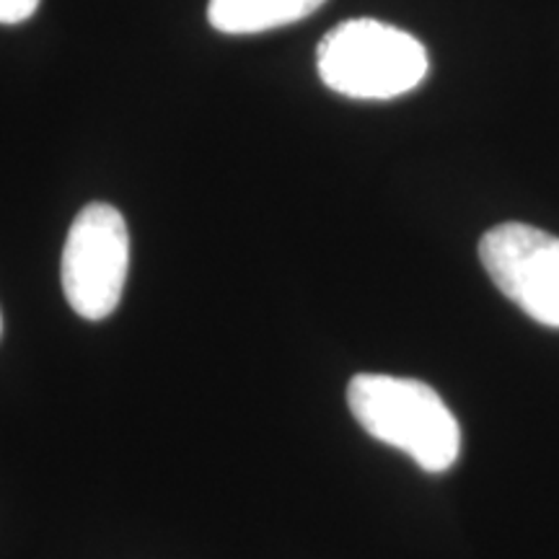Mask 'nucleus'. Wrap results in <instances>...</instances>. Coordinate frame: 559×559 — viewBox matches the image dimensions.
<instances>
[{
    "label": "nucleus",
    "instance_id": "20e7f679",
    "mask_svg": "<svg viewBox=\"0 0 559 559\" xmlns=\"http://www.w3.org/2000/svg\"><path fill=\"white\" fill-rule=\"evenodd\" d=\"M489 280L523 313L559 330V239L526 223H500L479 241Z\"/></svg>",
    "mask_w": 559,
    "mask_h": 559
},
{
    "label": "nucleus",
    "instance_id": "423d86ee",
    "mask_svg": "<svg viewBox=\"0 0 559 559\" xmlns=\"http://www.w3.org/2000/svg\"><path fill=\"white\" fill-rule=\"evenodd\" d=\"M39 9V0H0V24H21Z\"/></svg>",
    "mask_w": 559,
    "mask_h": 559
},
{
    "label": "nucleus",
    "instance_id": "39448f33",
    "mask_svg": "<svg viewBox=\"0 0 559 559\" xmlns=\"http://www.w3.org/2000/svg\"><path fill=\"white\" fill-rule=\"evenodd\" d=\"M326 0H210L207 21L223 34H260L317 13Z\"/></svg>",
    "mask_w": 559,
    "mask_h": 559
},
{
    "label": "nucleus",
    "instance_id": "7ed1b4c3",
    "mask_svg": "<svg viewBox=\"0 0 559 559\" xmlns=\"http://www.w3.org/2000/svg\"><path fill=\"white\" fill-rule=\"evenodd\" d=\"M130 270L128 223L117 207L91 202L75 215L62 249L60 280L70 309L88 321L120 306Z\"/></svg>",
    "mask_w": 559,
    "mask_h": 559
},
{
    "label": "nucleus",
    "instance_id": "0eeeda50",
    "mask_svg": "<svg viewBox=\"0 0 559 559\" xmlns=\"http://www.w3.org/2000/svg\"><path fill=\"white\" fill-rule=\"evenodd\" d=\"M0 332H3V319H0Z\"/></svg>",
    "mask_w": 559,
    "mask_h": 559
},
{
    "label": "nucleus",
    "instance_id": "f257e3e1",
    "mask_svg": "<svg viewBox=\"0 0 559 559\" xmlns=\"http://www.w3.org/2000/svg\"><path fill=\"white\" fill-rule=\"evenodd\" d=\"M347 404L368 436L404 451L423 472L443 474L459 461L461 428L428 383L358 373L347 386Z\"/></svg>",
    "mask_w": 559,
    "mask_h": 559
},
{
    "label": "nucleus",
    "instance_id": "f03ea898",
    "mask_svg": "<svg viewBox=\"0 0 559 559\" xmlns=\"http://www.w3.org/2000/svg\"><path fill=\"white\" fill-rule=\"evenodd\" d=\"M317 68L324 86L342 96L386 102L415 91L430 60L412 34L376 19H349L319 41Z\"/></svg>",
    "mask_w": 559,
    "mask_h": 559
}]
</instances>
